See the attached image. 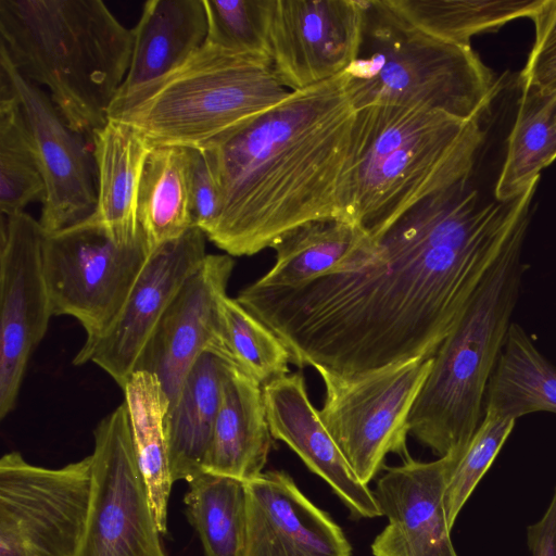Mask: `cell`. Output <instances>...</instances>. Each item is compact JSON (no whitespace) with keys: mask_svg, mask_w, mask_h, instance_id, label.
<instances>
[{"mask_svg":"<svg viewBox=\"0 0 556 556\" xmlns=\"http://www.w3.org/2000/svg\"><path fill=\"white\" fill-rule=\"evenodd\" d=\"M481 119L386 104L355 111L341 219L375 236L426 198L469 180L486 135Z\"/></svg>","mask_w":556,"mask_h":556,"instance_id":"3","label":"cell"},{"mask_svg":"<svg viewBox=\"0 0 556 556\" xmlns=\"http://www.w3.org/2000/svg\"><path fill=\"white\" fill-rule=\"evenodd\" d=\"M460 457L420 462L409 455L388 467L374 491L388 525L371 544L374 556H458L443 505L448 478Z\"/></svg>","mask_w":556,"mask_h":556,"instance_id":"17","label":"cell"},{"mask_svg":"<svg viewBox=\"0 0 556 556\" xmlns=\"http://www.w3.org/2000/svg\"><path fill=\"white\" fill-rule=\"evenodd\" d=\"M233 266L231 255L207 254L166 308L138 359L136 370L154 374L170 404L202 354L219 356L220 302Z\"/></svg>","mask_w":556,"mask_h":556,"instance_id":"16","label":"cell"},{"mask_svg":"<svg viewBox=\"0 0 556 556\" xmlns=\"http://www.w3.org/2000/svg\"><path fill=\"white\" fill-rule=\"evenodd\" d=\"M90 495L77 556H165L123 402L93 430Z\"/></svg>","mask_w":556,"mask_h":556,"instance_id":"11","label":"cell"},{"mask_svg":"<svg viewBox=\"0 0 556 556\" xmlns=\"http://www.w3.org/2000/svg\"><path fill=\"white\" fill-rule=\"evenodd\" d=\"M242 556H353L344 532L282 470L244 482Z\"/></svg>","mask_w":556,"mask_h":556,"instance_id":"18","label":"cell"},{"mask_svg":"<svg viewBox=\"0 0 556 556\" xmlns=\"http://www.w3.org/2000/svg\"><path fill=\"white\" fill-rule=\"evenodd\" d=\"M529 224L518 228L476 289L412 407L409 433L439 457H462L482 421L486 387L520 294Z\"/></svg>","mask_w":556,"mask_h":556,"instance_id":"5","label":"cell"},{"mask_svg":"<svg viewBox=\"0 0 556 556\" xmlns=\"http://www.w3.org/2000/svg\"><path fill=\"white\" fill-rule=\"evenodd\" d=\"M0 47L43 86L64 122L89 138L109 121L134 30L101 0H0Z\"/></svg>","mask_w":556,"mask_h":556,"instance_id":"4","label":"cell"},{"mask_svg":"<svg viewBox=\"0 0 556 556\" xmlns=\"http://www.w3.org/2000/svg\"><path fill=\"white\" fill-rule=\"evenodd\" d=\"M556 159V122L543 91L526 89L508 136L507 151L495 186V200H509L535 180Z\"/></svg>","mask_w":556,"mask_h":556,"instance_id":"30","label":"cell"},{"mask_svg":"<svg viewBox=\"0 0 556 556\" xmlns=\"http://www.w3.org/2000/svg\"><path fill=\"white\" fill-rule=\"evenodd\" d=\"M271 437L285 442L325 480L355 518L382 516L368 485L354 475L313 406L302 372H289L263 386Z\"/></svg>","mask_w":556,"mask_h":556,"instance_id":"19","label":"cell"},{"mask_svg":"<svg viewBox=\"0 0 556 556\" xmlns=\"http://www.w3.org/2000/svg\"><path fill=\"white\" fill-rule=\"evenodd\" d=\"M184 503L204 556H242L247 520L244 482L202 471L188 481Z\"/></svg>","mask_w":556,"mask_h":556,"instance_id":"29","label":"cell"},{"mask_svg":"<svg viewBox=\"0 0 556 556\" xmlns=\"http://www.w3.org/2000/svg\"><path fill=\"white\" fill-rule=\"evenodd\" d=\"M190 150V212L192 225L201 229L207 238L219 216V192L207 152L205 150Z\"/></svg>","mask_w":556,"mask_h":556,"instance_id":"36","label":"cell"},{"mask_svg":"<svg viewBox=\"0 0 556 556\" xmlns=\"http://www.w3.org/2000/svg\"><path fill=\"white\" fill-rule=\"evenodd\" d=\"M290 93L271 61L204 41L179 67L116 98L109 119L130 126L152 147L211 150Z\"/></svg>","mask_w":556,"mask_h":556,"instance_id":"6","label":"cell"},{"mask_svg":"<svg viewBox=\"0 0 556 556\" xmlns=\"http://www.w3.org/2000/svg\"><path fill=\"white\" fill-rule=\"evenodd\" d=\"M433 357L356 376L315 368L325 386L319 417L357 479L368 485L389 453L407 457L408 418Z\"/></svg>","mask_w":556,"mask_h":556,"instance_id":"8","label":"cell"},{"mask_svg":"<svg viewBox=\"0 0 556 556\" xmlns=\"http://www.w3.org/2000/svg\"><path fill=\"white\" fill-rule=\"evenodd\" d=\"M46 188L17 100L0 77V211L12 216L43 202Z\"/></svg>","mask_w":556,"mask_h":556,"instance_id":"31","label":"cell"},{"mask_svg":"<svg viewBox=\"0 0 556 556\" xmlns=\"http://www.w3.org/2000/svg\"><path fill=\"white\" fill-rule=\"evenodd\" d=\"M203 4L207 20L205 42L229 53L271 61L273 0H203Z\"/></svg>","mask_w":556,"mask_h":556,"instance_id":"33","label":"cell"},{"mask_svg":"<svg viewBox=\"0 0 556 556\" xmlns=\"http://www.w3.org/2000/svg\"><path fill=\"white\" fill-rule=\"evenodd\" d=\"M527 539L532 556H556V486L542 518L528 528Z\"/></svg>","mask_w":556,"mask_h":556,"instance_id":"37","label":"cell"},{"mask_svg":"<svg viewBox=\"0 0 556 556\" xmlns=\"http://www.w3.org/2000/svg\"><path fill=\"white\" fill-rule=\"evenodd\" d=\"M205 240L192 227L155 248L118 315L99 337L85 340L73 364L91 362L123 389L166 308L207 255Z\"/></svg>","mask_w":556,"mask_h":556,"instance_id":"14","label":"cell"},{"mask_svg":"<svg viewBox=\"0 0 556 556\" xmlns=\"http://www.w3.org/2000/svg\"><path fill=\"white\" fill-rule=\"evenodd\" d=\"M219 356L262 386L289 374L291 353L282 340L227 294L220 302Z\"/></svg>","mask_w":556,"mask_h":556,"instance_id":"32","label":"cell"},{"mask_svg":"<svg viewBox=\"0 0 556 556\" xmlns=\"http://www.w3.org/2000/svg\"><path fill=\"white\" fill-rule=\"evenodd\" d=\"M362 0H273V68L291 91L342 74L356 59Z\"/></svg>","mask_w":556,"mask_h":556,"instance_id":"15","label":"cell"},{"mask_svg":"<svg viewBox=\"0 0 556 556\" xmlns=\"http://www.w3.org/2000/svg\"><path fill=\"white\" fill-rule=\"evenodd\" d=\"M355 110L343 73L291 93L207 152L220 211L207 236L253 255L309 222L341 219Z\"/></svg>","mask_w":556,"mask_h":556,"instance_id":"2","label":"cell"},{"mask_svg":"<svg viewBox=\"0 0 556 556\" xmlns=\"http://www.w3.org/2000/svg\"><path fill=\"white\" fill-rule=\"evenodd\" d=\"M271 248L276 261L253 282L256 287L293 288L354 270L375 253L376 241L361 225L337 218L303 224L281 236Z\"/></svg>","mask_w":556,"mask_h":556,"instance_id":"21","label":"cell"},{"mask_svg":"<svg viewBox=\"0 0 556 556\" xmlns=\"http://www.w3.org/2000/svg\"><path fill=\"white\" fill-rule=\"evenodd\" d=\"M137 462L147 484L161 534L167 532L170 476L167 417L169 397L152 372L136 370L123 388Z\"/></svg>","mask_w":556,"mask_h":556,"instance_id":"25","label":"cell"},{"mask_svg":"<svg viewBox=\"0 0 556 556\" xmlns=\"http://www.w3.org/2000/svg\"><path fill=\"white\" fill-rule=\"evenodd\" d=\"M151 252L143 232L118 243L92 216L45 233L42 266L53 315L77 319L86 340L99 337L118 315Z\"/></svg>","mask_w":556,"mask_h":556,"instance_id":"9","label":"cell"},{"mask_svg":"<svg viewBox=\"0 0 556 556\" xmlns=\"http://www.w3.org/2000/svg\"><path fill=\"white\" fill-rule=\"evenodd\" d=\"M91 483V455L60 468L21 453L0 459V556H77Z\"/></svg>","mask_w":556,"mask_h":556,"instance_id":"10","label":"cell"},{"mask_svg":"<svg viewBox=\"0 0 556 556\" xmlns=\"http://www.w3.org/2000/svg\"><path fill=\"white\" fill-rule=\"evenodd\" d=\"M404 18L443 40L470 47L475 35L532 17L544 0H388Z\"/></svg>","mask_w":556,"mask_h":556,"instance_id":"28","label":"cell"},{"mask_svg":"<svg viewBox=\"0 0 556 556\" xmlns=\"http://www.w3.org/2000/svg\"><path fill=\"white\" fill-rule=\"evenodd\" d=\"M212 352L202 354L187 375L167 417L172 479L190 481L202 472L222 400L227 364Z\"/></svg>","mask_w":556,"mask_h":556,"instance_id":"24","label":"cell"},{"mask_svg":"<svg viewBox=\"0 0 556 556\" xmlns=\"http://www.w3.org/2000/svg\"><path fill=\"white\" fill-rule=\"evenodd\" d=\"M45 232L26 212L1 215L0 418L16 406L26 368L53 315L42 266Z\"/></svg>","mask_w":556,"mask_h":556,"instance_id":"13","label":"cell"},{"mask_svg":"<svg viewBox=\"0 0 556 556\" xmlns=\"http://www.w3.org/2000/svg\"><path fill=\"white\" fill-rule=\"evenodd\" d=\"M535 39L521 73L522 90H548L556 85V0H544L531 17Z\"/></svg>","mask_w":556,"mask_h":556,"instance_id":"35","label":"cell"},{"mask_svg":"<svg viewBox=\"0 0 556 556\" xmlns=\"http://www.w3.org/2000/svg\"><path fill=\"white\" fill-rule=\"evenodd\" d=\"M0 77L21 109L46 197L39 224L53 233L81 223L97 204V169L85 135L62 118L47 90L24 78L0 47Z\"/></svg>","mask_w":556,"mask_h":556,"instance_id":"12","label":"cell"},{"mask_svg":"<svg viewBox=\"0 0 556 556\" xmlns=\"http://www.w3.org/2000/svg\"><path fill=\"white\" fill-rule=\"evenodd\" d=\"M538 185L482 203L469 180L433 193L372 236L358 268L293 288H243L237 301L300 368L356 376L433 357L518 228Z\"/></svg>","mask_w":556,"mask_h":556,"instance_id":"1","label":"cell"},{"mask_svg":"<svg viewBox=\"0 0 556 556\" xmlns=\"http://www.w3.org/2000/svg\"><path fill=\"white\" fill-rule=\"evenodd\" d=\"M132 30L130 65L116 98L167 75L203 46L207 35L203 0L146 1Z\"/></svg>","mask_w":556,"mask_h":556,"instance_id":"23","label":"cell"},{"mask_svg":"<svg viewBox=\"0 0 556 556\" xmlns=\"http://www.w3.org/2000/svg\"><path fill=\"white\" fill-rule=\"evenodd\" d=\"M356 59L343 72L355 111L374 104L482 117L498 84L471 47L438 38L400 15L388 0H362Z\"/></svg>","mask_w":556,"mask_h":556,"instance_id":"7","label":"cell"},{"mask_svg":"<svg viewBox=\"0 0 556 556\" xmlns=\"http://www.w3.org/2000/svg\"><path fill=\"white\" fill-rule=\"evenodd\" d=\"M270 445L263 386L228 363L202 471L248 482L263 472Z\"/></svg>","mask_w":556,"mask_h":556,"instance_id":"20","label":"cell"},{"mask_svg":"<svg viewBox=\"0 0 556 556\" xmlns=\"http://www.w3.org/2000/svg\"><path fill=\"white\" fill-rule=\"evenodd\" d=\"M535 412L556 414V367L511 323L486 387L483 413L517 420Z\"/></svg>","mask_w":556,"mask_h":556,"instance_id":"26","label":"cell"},{"mask_svg":"<svg viewBox=\"0 0 556 556\" xmlns=\"http://www.w3.org/2000/svg\"><path fill=\"white\" fill-rule=\"evenodd\" d=\"M540 91V90H539ZM547 99H548V102H549V106H551V110H552V113H553V116H554V119L556 122V85L553 86L551 89L548 90H544L543 91Z\"/></svg>","mask_w":556,"mask_h":556,"instance_id":"38","label":"cell"},{"mask_svg":"<svg viewBox=\"0 0 556 556\" xmlns=\"http://www.w3.org/2000/svg\"><path fill=\"white\" fill-rule=\"evenodd\" d=\"M190 176V149L153 147L138 192V222L151 251L193 227Z\"/></svg>","mask_w":556,"mask_h":556,"instance_id":"27","label":"cell"},{"mask_svg":"<svg viewBox=\"0 0 556 556\" xmlns=\"http://www.w3.org/2000/svg\"><path fill=\"white\" fill-rule=\"evenodd\" d=\"M90 139L97 169V204L91 216L115 241L129 243L142 233L138 192L153 147L130 126L114 119Z\"/></svg>","mask_w":556,"mask_h":556,"instance_id":"22","label":"cell"},{"mask_svg":"<svg viewBox=\"0 0 556 556\" xmlns=\"http://www.w3.org/2000/svg\"><path fill=\"white\" fill-rule=\"evenodd\" d=\"M516 420L485 413L467 448L454 467L443 496L447 525L452 530L458 514L495 460Z\"/></svg>","mask_w":556,"mask_h":556,"instance_id":"34","label":"cell"}]
</instances>
